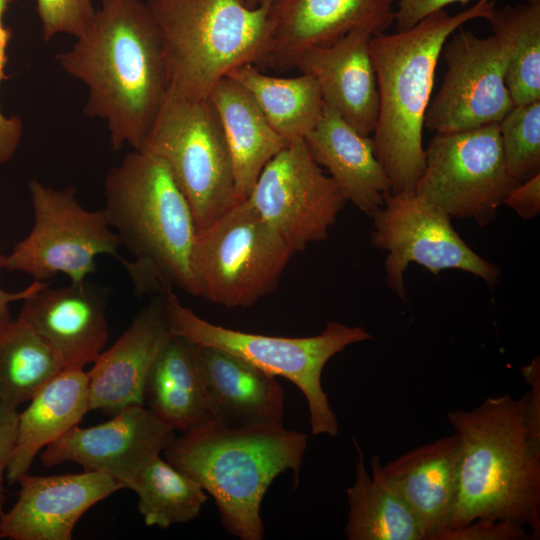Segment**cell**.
<instances>
[{"label": "cell", "instance_id": "6da1fadb", "mask_svg": "<svg viewBox=\"0 0 540 540\" xmlns=\"http://www.w3.org/2000/svg\"><path fill=\"white\" fill-rule=\"evenodd\" d=\"M521 373L530 385L521 398L488 397L472 410L447 414L461 444L459 493L448 529L504 520L540 536L539 357Z\"/></svg>", "mask_w": 540, "mask_h": 540}, {"label": "cell", "instance_id": "7a4b0ae2", "mask_svg": "<svg viewBox=\"0 0 540 540\" xmlns=\"http://www.w3.org/2000/svg\"><path fill=\"white\" fill-rule=\"evenodd\" d=\"M88 89L84 113L102 120L114 151H141L169 90L158 27L143 0H102L88 30L55 56Z\"/></svg>", "mask_w": 540, "mask_h": 540}, {"label": "cell", "instance_id": "3957f363", "mask_svg": "<svg viewBox=\"0 0 540 540\" xmlns=\"http://www.w3.org/2000/svg\"><path fill=\"white\" fill-rule=\"evenodd\" d=\"M104 188L108 223L133 256L120 261L135 292L178 288L196 296L191 258L198 227L166 164L133 150L108 171Z\"/></svg>", "mask_w": 540, "mask_h": 540}, {"label": "cell", "instance_id": "277c9868", "mask_svg": "<svg viewBox=\"0 0 540 540\" xmlns=\"http://www.w3.org/2000/svg\"><path fill=\"white\" fill-rule=\"evenodd\" d=\"M494 9L495 0H478L456 15L443 9L407 30L371 37L369 50L379 92L372 139L391 193L414 191L424 170V118L445 42L465 23L487 19Z\"/></svg>", "mask_w": 540, "mask_h": 540}, {"label": "cell", "instance_id": "5b68a950", "mask_svg": "<svg viewBox=\"0 0 540 540\" xmlns=\"http://www.w3.org/2000/svg\"><path fill=\"white\" fill-rule=\"evenodd\" d=\"M308 437L283 426H228L209 421L174 437L164 458L195 480L218 508L227 532L240 540H262L263 498L286 471L296 485Z\"/></svg>", "mask_w": 540, "mask_h": 540}, {"label": "cell", "instance_id": "8992f818", "mask_svg": "<svg viewBox=\"0 0 540 540\" xmlns=\"http://www.w3.org/2000/svg\"><path fill=\"white\" fill-rule=\"evenodd\" d=\"M160 33L168 92L206 99L232 70L258 65L269 37L273 0H144Z\"/></svg>", "mask_w": 540, "mask_h": 540}, {"label": "cell", "instance_id": "52a82bcc", "mask_svg": "<svg viewBox=\"0 0 540 540\" xmlns=\"http://www.w3.org/2000/svg\"><path fill=\"white\" fill-rule=\"evenodd\" d=\"M164 308L173 335L199 345L229 352L259 369L295 384L305 396L313 435L338 434V421L322 387L326 363L346 347L372 339L360 326L329 321L317 335L284 337L226 328L213 324L180 303L173 290L163 294Z\"/></svg>", "mask_w": 540, "mask_h": 540}, {"label": "cell", "instance_id": "ba28073f", "mask_svg": "<svg viewBox=\"0 0 540 540\" xmlns=\"http://www.w3.org/2000/svg\"><path fill=\"white\" fill-rule=\"evenodd\" d=\"M296 251L249 204L199 229L191 268L196 296L228 308L254 305L277 286Z\"/></svg>", "mask_w": 540, "mask_h": 540}, {"label": "cell", "instance_id": "9c48e42d", "mask_svg": "<svg viewBox=\"0 0 540 540\" xmlns=\"http://www.w3.org/2000/svg\"><path fill=\"white\" fill-rule=\"evenodd\" d=\"M141 151L166 164L198 230L236 204L230 152L209 97L196 100L168 92Z\"/></svg>", "mask_w": 540, "mask_h": 540}, {"label": "cell", "instance_id": "30bf717a", "mask_svg": "<svg viewBox=\"0 0 540 540\" xmlns=\"http://www.w3.org/2000/svg\"><path fill=\"white\" fill-rule=\"evenodd\" d=\"M29 192L34 224L29 234L5 255L6 270L43 282L64 274L77 283L96 272L97 256L121 259L119 237L104 210L85 209L73 186L56 189L33 179Z\"/></svg>", "mask_w": 540, "mask_h": 540}, {"label": "cell", "instance_id": "8fae6325", "mask_svg": "<svg viewBox=\"0 0 540 540\" xmlns=\"http://www.w3.org/2000/svg\"><path fill=\"white\" fill-rule=\"evenodd\" d=\"M508 172L499 123L436 133L414 193L451 218L490 223L518 184Z\"/></svg>", "mask_w": 540, "mask_h": 540}, {"label": "cell", "instance_id": "7c38bea8", "mask_svg": "<svg viewBox=\"0 0 540 540\" xmlns=\"http://www.w3.org/2000/svg\"><path fill=\"white\" fill-rule=\"evenodd\" d=\"M372 245L386 251V284L407 300L404 272L417 263L434 275L457 269L498 284L500 268L473 251L453 228L451 217L417 196L414 191L388 193L371 216Z\"/></svg>", "mask_w": 540, "mask_h": 540}, {"label": "cell", "instance_id": "4fadbf2b", "mask_svg": "<svg viewBox=\"0 0 540 540\" xmlns=\"http://www.w3.org/2000/svg\"><path fill=\"white\" fill-rule=\"evenodd\" d=\"M245 200L296 252L327 239L347 203L305 139L288 142L266 164Z\"/></svg>", "mask_w": 540, "mask_h": 540}, {"label": "cell", "instance_id": "5bb4252c", "mask_svg": "<svg viewBox=\"0 0 540 540\" xmlns=\"http://www.w3.org/2000/svg\"><path fill=\"white\" fill-rule=\"evenodd\" d=\"M442 52L446 72L429 102L424 126L452 133L499 123L515 106L505 83L506 52L500 40L460 27Z\"/></svg>", "mask_w": 540, "mask_h": 540}, {"label": "cell", "instance_id": "9a60e30c", "mask_svg": "<svg viewBox=\"0 0 540 540\" xmlns=\"http://www.w3.org/2000/svg\"><path fill=\"white\" fill-rule=\"evenodd\" d=\"M174 437L175 431L148 408L130 405L104 423L70 428L45 447L40 460L46 467L75 463L129 488L138 472L161 455Z\"/></svg>", "mask_w": 540, "mask_h": 540}, {"label": "cell", "instance_id": "2e32d148", "mask_svg": "<svg viewBox=\"0 0 540 540\" xmlns=\"http://www.w3.org/2000/svg\"><path fill=\"white\" fill-rule=\"evenodd\" d=\"M396 1L273 0L268 43L257 66L286 71L303 50L331 44L354 29L384 33L395 22Z\"/></svg>", "mask_w": 540, "mask_h": 540}, {"label": "cell", "instance_id": "e0dca14e", "mask_svg": "<svg viewBox=\"0 0 540 540\" xmlns=\"http://www.w3.org/2000/svg\"><path fill=\"white\" fill-rule=\"evenodd\" d=\"M13 507L0 514V539L70 540L79 519L123 488L94 471L53 476L23 475Z\"/></svg>", "mask_w": 540, "mask_h": 540}, {"label": "cell", "instance_id": "ac0fdd59", "mask_svg": "<svg viewBox=\"0 0 540 540\" xmlns=\"http://www.w3.org/2000/svg\"><path fill=\"white\" fill-rule=\"evenodd\" d=\"M49 285L23 300L18 317L56 350L65 368L84 369L101 354L109 337V289L87 279L57 288Z\"/></svg>", "mask_w": 540, "mask_h": 540}, {"label": "cell", "instance_id": "d6986e66", "mask_svg": "<svg viewBox=\"0 0 540 540\" xmlns=\"http://www.w3.org/2000/svg\"><path fill=\"white\" fill-rule=\"evenodd\" d=\"M461 444L454 434L412 449L382 465L375 455L371 474L397 493L417 517L425 540L451 525L460 480Z\"/></svg>", "mask_w": 540, "mask_h": 540}, {"label": "cell", "instance_id": "ffe728a7", "mask_svg": "<svg viewBox=\"0 0 540 540\" xmlns=\"http://www.w3.org/2000/svg\"><path fill=\"white\" fill-rule=\"evenodd\" d=\"M371 37L366 29H354L331 44L303 50L293 64L316 79L324 104L365 136L373 133L379 113Z\"/></svg>", "mask_w": 540, "mask_h": 540}, {"label": "cell", "instance_id": "44dd1931", "mask_svg": "<svg viewBox=\"0 0 540 540\" xmlns=\"http://www.w3.org/2000/svg\"><path fill=\"white\" fill-rule=\"evenodd\" d=\"M172 335L161 295L143 307L118 340L93 362L87 372L89 411L115 414L130 405H144L147 375Z\"/></svg>", "mask_w": 540, "mask_h": 540}, {"label": "cell", "instance_id": "7402d4cb", "mask_svg": "<svg viewBox=\"0 0 540 540\" xmlns=\"http://www.w3.org/2000/svg\"><path fill=\"white\" fill-rule=\"evenodd\" d=\"M304 139L313 160L328 170L347 202L369 217L382 207L391 185L372 138L358 133L324 104L320 119Z\"/></svg>", "mask_w": 540, "mask_h": 540}, {"label": "cell", "instance_id": "603a6c76", "mask_svg": "<svg viewBox=\"0 0 540 540\" xmlns=\"http://www.w3.org/2000/svg\"><path fill=\"white\" fill-rule=\"evenodd\" d=\"M199 356L212 421L283 426L285 398L275 376L218 348L199 345Z\"/></svg>", "mask_w": 540, "mask_h": 540}, {"label": "cell", "instance_id": "cb8c5ba5", "mask_svg": "<svg viewBox=\"0 0 540 540\" xmlns=\"http://www.w3.org/2000/svg\"><path fill=\"white\" fill-rule=\"evenodd\" d=\"M144 403L163 423L181 433L212 421L197 343L172 335L147 375Z\"/></svg>", "mask_w": 540, "mask_h": 540}, {"label": "cell", "instance_id": "d4e9b609", "mask_svg": "<svg viewBox=\"0 0 540 540\" xmlns=\"http://www.w3.org/2000/svg\"><path fill=\"white\" fill-rule=\"evenodd\" d=\"M88 400V373L64 368L18 412L16 440L6 471L9 484L29 472L44 447L79 424L89 411Z\"/></svg>", "mask_w": 540, "mask_h": 540}, {"label": "cell", "instance_id": "484cf974", "mask_svg": "<svg viewBox=\"0 0 540 540\" xmlns=\"http://www.w3.org/2000/svg\"><path fill=\"white\" fill-rule=\"evenodd\" d=\"M211 100L230 152L236 203L245 200L266 164L286 145L249 94L226 76L212 89Z\"/></svg>", "mask_w": 540, "mask_h": 540}, {"label": "cell", "instance_id": "4316f807", "mask_svg": "<svg viewBox=\"0 0 540 540\" xmlns=\"http://www.w3.org/2000/svg\"><path fill=\"white\" fill-rule=\"evenodd\" d=\"M227 76L249 92L271 127L287 142L304 139L322 115L321 91L309 74L275 77L254 64H245Z\"/></svg>", "mask_w": 540, "mask_h": 540}, {"label": "cell", "instance_id": "83f0119b", "mask_svg": "<svg viewBox=\"0 0 540 540\" xmlns=\"http://www.w3.org/2000/svg\"><path fill=\"white\" fill-rule=\"evenodd\" d=\"M358 452L356 478L346 490L349 513L344 532L348 540H425L422 527L409 505L367 471Z\"/></svg>", "mask_w": 540, "mask_h": 540}, {"label": "cell", "instance_id": "f1b7e54d", "mask_svg": "<svg viewBox=\"0 0 540 540\" xmlns=\"http://www.w3.org/2000/svg\"><path fill=\"white\" fill-rule=\"evenodd\" d=\"M64 368L56 350L25 320L0 323V401L17 409Z\"/></svg>", "mask_w": 540, "mask_h": 540}, {"label": "cell", "instance_id": "f546056e", "mask_svg": "<svg viewBox=\"0 0 540 540\" xmlns=\"http://www.w3.org/2000/svg\"><path fill=\"white\" fill-rule=\"evenodd\" d=\"M487 20L506 52L505 83L514 105L540 100V4L506 5Z\"/></svg>", "mask_w": 540, "mask_h": 540}, {"label": "cell", "instance_id": "4dcf8cb0", "mask_svg": "<svg viewBox=\"0 0 540 540\" xmlns=\"http://www.w3.org/2000/svg\"><path fill=\"white\" fill-rule=\"evenodd\" d=\"M128 489L138 496L137 507L145 525L162 529L195 519L208 500V494L195 480L161 455L138 472Z\"/></svg>", "mask_w": 540, "mask_h": 540}, {"label": "cell", "instance_id": "1f68e13d", "mask_svg": "<svg viewBox=\"0 0 540 540\" xmlns=\"http://www.w3.org/2000/svg\"><path fill=\"white\" fill-rule=\"evenodd\" d=\"M499 129L510 175L520 183L540 173V100L515 105Z\"/></svg>", "mask_w": 540, "mask_h": 540}, {"label": "cell", "instance_id": "d6a6232c", "mask_svg": "<svg viewBox=\"0 0 540 540\" xmlns=\"http://www.w3.org/2000/svg\"><path fill=\"white\" fill-rule=\"evenodd\" d=\"M36 3L44 41L59 34L80 37L96 13L92 0H36Z\"/></svg>", "mask_w": 540, "mask_h": 540}, {"label": "cell", "instance_id": "836d02e7", "mask_svg": "<svg viewBox=\"0 0 540 540\" xmlns=\"http://www.w3.org/2000/svg\"><path fill=\"white\" fill-rule=\"evenodd\" d=\"M16 0H0V82L5 79L6 47L11 31L3 24V14L9 4ZM23 126L19 117L6 116L0 109V166L12 159L21 138Z\"/></svg>", "mask_w": 540, "mask_h": 540}, {"label": "cell", "instance_id": "e575fe53", "mask_svg": "<svg viewBox=\"0 0 540 540\" xmlns=\"http://www.w3.org/2000/svg\"><path fill=\"white\" fill-rule=\"evenodd\" d=\"M528 535L525 527L514 522L476 520L444 530L436 540H522L529 538Z\"/></svg>", "mask_w": 540, "mask_h": 540}, {"label": "cell", "instance_id": "d590c367", "mask_svg": "<svg viewBox=\"0 0 540 540\" xmlns=\"http://www.w3.org/2000/svg\"><path fill=\"white\" fill-rule=\"evenodd\" d=\"M503 205L511 208L524 220H531L540 213V173L518 183L507 195Z\"/></svg>", "mask_w": 540, "mask_h": 540}, {"label": "cell", "instance_id": "8d00e7d4", "mask_svg": "<svg viewBox=\"0 0 540 540\" xmlns=\"http://www.w3.org/2000/svg\"><path fill=\"white\" fill-rule=\"evenodd\" d=\"M470 0H397L395 22L397 31L407 30L434 12L453 3L465 5Z\"/></svg>", "mask_w": 540, "mask_h": 540}, {"label": "cell", "instance_id": "74e56055", "mask_svg": "<svg viewBox=\"0 0 540 540\" xmlns=\"http://www.w3.org/2000/svg\"><path fill=\"white\" fill-rule=\"evenodd\" d=\"M17 422V409L0 401V514L5 502L3 483L16 440Z\"/></svg>", "mask_w": 540, "mask_h": 540}, {"label": "cell", "instance_id": "f35d334b", "mask_svg": "<svg viewBox=\"0 0 540 540\" xmlns=\"http://www.w3.org/2000/svg\"><path fill=\"white\" fill-rule=\"evenodd\" d=\"M5 255L2 254L0 249V270L4 268ZM47 282L34 280L29 286L18 291V292H6L0 288V323L12 318L10 315L9 304L18 301L24 300L36 293L41 287H43Z\"/></svg>", "mask_w": 540, "mask_h": 540}, {"label": "cell", "instance_id": "ab89813d", "mask_svg": "<svg viewBox=\"0 0 540 540\" xmlns=\"http://www.w3.org/2000/svg\"><path fill=\"white\" fill-rule=\"evenodd\" d=\"M246 1L251 6H256L261 2V0H246Z\"/></svg>", "mask_w": 540, "mask_h": 540}, {"label": "cell", "instance_id": "60d3db41", "mask_svg": "<svg viewBox=\"0 0 540 540\" xmlns=\"http://www.w3.org/2000/svg\"><path fill=\"white\" fill-rule=\"evenodd\" d=\"M525 3H528V4H540V0H524Z\"/></svg>", "mask_w": 540, "mask_h": 540}]
</instances>
